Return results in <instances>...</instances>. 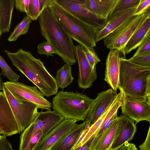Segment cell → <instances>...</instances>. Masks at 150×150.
<instances>
[{
  "label": "cell",
  "instance_id": "15",
  "mask_svg": "<svg viewBox=\"0 0 150 150\" xmlns=\"http://www.w3.org/2000/svg\"><path fill=\"white\" fill-rule=\"evenodd\" d=\"M118 117L114 120L100 134L94 137L90 141L91 150H110L120 130Z\"/></svg>",
  "mask_w": 150,
  "mask_h": 150
},
{
  "label": "cell",
  "instance_id": "23",
  "mask_svg": "<svg viewBox=\"0 0 150 150\" xmlns=\"http://www.w3.org/2000/svg\"><path fill=\"white\" fill-rule=\"evenodd\" d=\"M15 0H0V25L3 33L9 31Z\"/></svg>",
  "mask_w": 150,
  "mask_h": 150
},
{
  "label": "cell",
  "instance_id": "3",
  "mask_svg": "<svg viewBox=\"0 0 150 150\" xmlns=\"http://www.w3.org/2000/svg\"><path fill=\"white\" fill-rule=\"evenodd\" d=\"M118 88L125 95L150 100V67L121 57Z\"/></svg>",
  "mask_w": 150,
  "mask_h": 150
},
{
  "label": "cell",
  "instance_id": "18",
  "mask_svg": "<svg viewBox=\"0 0 150 150\" xmlns=\"http://www.w3.org/2000/svg\"><path fill=\"white\" fill-rule=\"evenodd\" d=\"M88 127H90L89 122L86 119L81 124H76L51 148L50 150H71L83 131Z\"/></svg>",
  "mask_w": 150,
  "mask_h": 150
},
{
  "label": "cell",
  "instance_id": "11",
  "mask_svg": "<svg viewBox=\"0 0 150 150\" xmlns=\"http://www.w3.org/2000/svg\"><path fill=\"white\" fill-rule=\"evenodd\" d=\"M84 48L80 45L75 46L74 54L79 67L78 84L79 88L86 89L92 85L97 76L96 67H91L85 56Z\"/></svg>",
  "mask_w": 150,
  "mask_h": 150
},
{
  "label": "cell",
  "instance_id": "45",
  "mask_svg": "<svg viewBox=\"0 0 150 150\" xmlns=\"http://www.w3.org/2000/svg\"><path fill=\"white\" fill-rule=\"evenodd\" d=\"M3 134V131L0 129V134Z\"/></svg>",
  "mask_w": 150,
  "mask_h": 150
},
{
  "label": "cell",
  "instance_id": "33",
  "mask_svg": "<svg viewBox=\"0 0 150 150\" xmlns=\"http://www.w3.org/2000/svg\"><path fill=\"white\" fill-rule=\"evenodd\" d=\"M84 52L86 58L92 69L96 67L97 64L100 62L94 49L91 50L84 48Z\"/></svg>",
  "mask_w": 150,
  "mask_h": 150
},
{
  "label": "cell",
  "instance_id": "42",
  "mask_svg": "<svg viewBox=\"0 0 150 150\" xmlns=\"http://www.w3.org/2000/svg\"><path fill=\"white\" fill-rule=\"evenodd\" d=\"M1 74H0V91H3L4 83L1 78Z\"/></svg>",
  "mask_w": 150,
  "mask_h": 150
},
{
  "label": "cell",
  "instance_id": "34",
  "mask_svg": "<svg viewBox=\"0 0 150 150\" xmlns=\"http://www.w3.org/2000/svg\"><path fill=\"white\" fill-rule=\"evenodd\" d=\"M150 0H140L136 7L134 16H138L144 13L150 8Z\"/></svg>",
  "mask_w": 150,
  "mask_h": 150
},
{
  "label": "cell",
  "instance_id": "2",
  "mask_svg": "<svg viewBox=\"0 0 150 150\" xmlns=\"http://www.w3.org/2000/svg\"><path fill=\"white\" fill-rule=\"evenodd\" d=\"M42 36L54 49L55 54L66 64L72 65L76 62L74 46L72 38L55 19L49 7L38 18Z\"/></svg>",
  "mask_w": 150,
  "mask_h": 150
},
{
  "label": "cell",
  "instance_id": "21",
  "mask_svg": "<svg viewBox=\"0 0 150 150\" xmlns=\"http://www.w3.org/2000/svg\"><path fill=\"white\" fill-rule=\"evenodd\" d=\"M118 0H85L83 5L98 18L107 21Z\"/></svg>",
  "mask_w": 150,
  "mask_h": 150
},
{
  "label": "cell",
  "instance_id": "38",
  "mask_svg": "<svg viewBox=\"0 0 150 150\" xmlns=\"http://www.w3.org/2000/svg\"><path fill=\"white\" fill-rule=\"evenodd\" d=\"M140 150H150V127L144 141L139 146Z\"/></svg>",
  "mask_w": 150,
  "mask_h": 150
},
{
  "label": "cell",
  "instance_id": "40",
  "mask_svg": "<svg viewBox=\"0 0 150 150\" xmlns=\"http://www.w3.org/2000/svg\"><path fill=\"white\" fill-rule=\"evenodd\" d=\"M118 150H138V149L134 144L126 142Z\"/></svg>",
  "mask_w": 150,
  "mask_h": 150
},
{
  "label": "cell",
  "instance_id": "26",
  "mask_svg": "<svg viewBox=\"0 0 150 150\" xmlns=\"http://www.w3.org/2000/svg\"><path fill=\"white\" fill-rule=\"evenodd\" d=\"M32 21L28 16H24L11 33L8 40L10 42L16 41L20 35L26 34L28 31Z\"/></svg>",
  "mask_w": 150,
  "mask_h": 150
},
{
  "label": "cell",
  "instance_id": "4",
  "mask_svg": "<svg viewBox=\"0 0 150 150\" xmlns=\"http://www.w3.org/2000/svg\"><path fill=\"white\" fill-rule=\"evenodd\" d=\"M54 16L70 37L84 48L91 50L96 46L95 29L77 18L55 1L49 6Z\"/></svg>",
  "mask_w": 150,
  "mask_h": 150
},
{
  "label": "cell",
  "instance_id": "22",
  "mask_svg": "<svg viewBox=\"0 0 150 150\" xmlns=\"http://www.w3.org/2000/svg\"><path fill=\"white\" fill-rule=\"evenodd\" d=\"M150 32V16H148L134 32L126 44L124 49V56L138 47Z\"/></svg>",
  "mask_w": 150,
  "mask_h": 150
},
{
  "label": "cell",
  "instance_id": "39",
  "mask_svg": "<svg viewBox=\"0 0 150 150\" xmlns=\"http://www.w3.org/2000/svg\"><path fill=\"white\" fill-rule=\"evenodd\" d=\"M38 1L40 15L45 8L49 7L50 5L55 1V0H38Z\"/></svg>",
  "mask_w": 150,
  "mask_h": 150
},
{
  "label": "cell",
  "instance_id": "37",
  "mask_svg": "<svg viewBox=\"0 0 150 150\" xmlns=\"http://www.w3.org/2000/svg\"><path fill=\"white\" fill-rule=\"evenodd\" d=\"M0 150H14L6 136L3 134L0 139Z\"/></svg>",
  "mask_w": 150,
  "mask_h": 150
},
{
  "label": "cell",
  "instance_id": "43",
  "mask_svg": "<svg viewBox=\"0 0 150 150\" xmlns=\"http://www.w3.org/2000/svg\"><path fill=\"white\" fill-rule=\"evenodd\" d=\"M23 150H31L30 146V143H29L25 148Z\"/></svg>",
  "mask_w": 150,
  "mask_h": 150
},
{
  "label": "cell",
  "instance_id": "32",
  "mask_svg": "<svg viewBox=\"0 0 150 150\" xmlns=\"http://www.w3.org/2000/svg\"><path fill=\"white\" fill-rule=\"evenodd\" d=\"M149 52H150V32L148 33L144 40L139 46L133 56Z\"/></svg>",
  "mask_w": 150,
  "mask_h": 150
},
{
  "label": "cell",
  "instance_id": "41",
  "mask_svg": "<svg viewBox=\"0 0 150 150\" xmlns=\"http://www.w3.org/2000/svg\"><path fill=\"white\" fill-rule=\"evenodd\" d=\"M90 142L79 146L74 150H91L89 146Z\"/></svg>",
  "mask_w": 150,
  "mask_h": 150
},
{
  "label": "cell",
  "instance_id": "8",
  "mask_svg": "<svg viewBox=\"0 0 150 150\" xmlns=\"http://www.w3.org/2000/svg\"><path fill=\"white\" fill-rule=\"evenodd\" d=\"M13 96L21 101H28L35 105L39 109L51 110V103L45 99L36 86H31L18 82L4 83Z\"/></svg>",
  "mask_w": 150,
  "mask_h": 150
},
{
  "label": "cell",
  "instance_id": "28",
  "mask_svg": "<svg viewBox=\"0 0 150 150\" xmlns=\"http://www.w3.org/2000/svg\"><path fill=\"white\" fill-rule=\"evenodd\" d=\"M128 60L137 65L144 67H150V52L133 56Z\"/></svg>",
  "mask_w": 150,
  "mask_h": 150
},
{
  "label": "cell",
  "instance_id": "47",
  "mask_svg": "<svg viewBox=\"0 0 150 150\" xmlns=\"http://www.w3.org/2000/svg\"><path fill=\"white\" fill-rule=\"evenodd\" d=\"M50 150V149H49V150Z\"/></svg>",
  "mask_w": 150,
  "mask_h": 150
},
{
  "label": "cell",
  "instance_id": "13",
  "mask_svg": "<svg viewBox=\"0 0 150 150\" xmlns=\"http://www.w3.org/2000/svg\"><path fill=\"white\" fill-rule=\"evenodd\" d=\"M0 129L6 137L19 133L17 122L3 91H0Z\"/></svg>",
  "mask_w": 150,
  "mask_h": 150
},
{
  "label": "cell",
  "instance_id": "27",
  "mask_svg": "<svg viewBox=\"0 0 150 150\" xmlns=\"http://www.w3.org/2000/svg\"><path fill=\"white\" fill-rule=\"evenodd\" d=\"M0 67L1 69V75L4 76L12 82H17L20 76L15 72L9 66L4 58L0 55Z\"/></svg>",
  "mask_w": 150,
  "mask_h": 150
},
{
  "label": "cell",
  "instance_id": "7",
  "mask_svg": "<svg viewBox=\"0 0 150 150\" xmlns=\"http://www.w3.org/2000/svg\"><path fill=\"white\" fill-rule=\"evenodd\" d=\"M3 91L10 106L18 126L19 133L31 123L38 113V106L28 101H20L11 93L4 83Z\"/></svg>",
  "mask_w": 150,
  "mask_h": 150
},
{
  "label": "cell",
  "instance_id": "10",
  "mask_svg": "<svg viewBox=\"0 0 150 150\" xmlns=\"http://www.w3.org/2000/svg\"><path fill=\"white\" fill-rule=\"evenodd\" d=\"M85 0H55V1L72 15L93 28L95 30L102 28L107 21L98 18L85 8L83 5Z\"/></svg>",
  "mask_w": 150,
  "mask_h": 150
},
{
  "label": "cell",
  "instance_id": "16",
  "mask_svg": "<svg viewBox=\"0 0 150 150\" xmlns=\"http://www.w3.org/2000/svg\"><path fill=\"white\" fill-rule=\"evenodd\" d=\"M121 58L119 50H112L107 55L106 61L104 80L115 93L118 88Z\"/></svg>",
  "mask_w": 150,
  "mask_h": 150
},
{
  "label": "cell",
  "instance_id": "44",
  "mask_svg": "<svg viewBox=\"0 0 150 150\" xmlns=\"http://www.w3.org/2000/svg\"><path fill=\"white\" fill-rule=\"evenodd\" d=\"M2 33H3L1 29V26L0 25V38Z\"/></svg>",
  "mask_w": 150,
  "mask_h": 150
},
{
  "label": "cell",
  "instance_id": "25",
  "mask_svg": "<svg viewBox=\"0 0 150 150\" xmlns=\"http://www.w3.org/2000/svg\"><path fill=\"white\" fill-rule=\"evenodd\" d=\"M140 0H118L117 3L110 13L107 21L128 9L138 6Z\"/></svg>",
  "mask_w": 150,
  "mask_h": 150
},
{
  "label": "cell",
  "instance_id": "20",
  "mask_svg": "<svg viewBox=\"0 0 150 150\" xmlns=\"http://www.w3.org/2000/svg\"><path fill=\"white\" fill-rule=\"evenodd\" d=\"M137 6L131 8L108 21L103 28L95 30V40L96 43L103 39L133 16Z\"/></svg>",
  "mask_w": 150,
  "mask_h": 150
},
{
  "label": "cell",
  "instance_id": "36",
  "mask_svg": "<svg viewBox=\"0 0 150 150\" xmlns=\"http://www.w3.org/2000/svg\"><path fill=\"white\" fill-rule=\"evenodd\" d=\"M43 135V132L41 130H38L33 134L30 141V146L31 150L42 138Z\"/></svg>",
  "mask_w": 150,
  "mask_h": 150
},
{
  "label": "cell",
  "instance_id": "1",
  "mask_svg": "<svg viewBox=\"0 0 150 150\" xmlns=\"http://www.w3.org/2000/svg\"><path fill=\"white\" fill-rule=\"evenodd\" d=\"M4 52L17 69L37 86L44 96L48 97L58 93V88L55 78L40 59L22 48L14 53L6 50Z\"/></svg>",
  "mask_w": 150,
  "mask_h": 150
},
{
  "label": "cell",
  "instance_id": "19",
  "mask_svg": "<svg viewBox=\"0 0 150 150\" xmlns=\"http://www.w3.org/2000/svg\"><path fill=\"white\" fill-rule=\"evenodd\" d=\"M120 126L119 133L115 139L110 150H118L126 142L132 140L137 131L134 122L123 115L118 117Z\"/></svg>",
  "mask_w": 150,
  "mask_h": 150
},
{
  "label": "cell",
  "instance_id": "12",
  "mask_svg": "<svg viewBox=\"0 0 150 150\" xmlns=\"http://www.w3.org/2000/svg\"><path fill=\"white\" fill-rule=\"evenodd\" d=\"M117 94L112 89H109L98 93L96 98L93 99L86 118L89 122L90 127L108 110Z\"/></svg>",
  "mask_w": 150,
  "mask_h": 150
},
{
  "label": "cell",
  "instance_id": "5",
  "mask_svg": "<svg viewBox=\"0 0 150 150\" xmlns=\"http://www.w3.org/2000/svg\"><path fill=\"white\" fill-rule=\"evenodd\" d=\"M93 102V99L85 94L62 90L53 97L52 107L64 119L84 121Z\"/></svg>",
  "mask_w": 150,
  "mask_h": 150
},
{
  "label": "cell",
  "instance_id": "31",
  "mask_svg": "<svg viewBox=\"0 0 150 150\" xmlns=\"http://www.w3.org/2000/svg\"><path fill=\"white\" fill-rule=\"evenodd\" d=\"M37 51L40 55H45L47 57H53L55 51L52 47L47 41L41 42L37 46Z\"/></svg>",
  "mask_w": 150,
  "mask_h": 150
},
{
  "label": "cell",
  "instance_id": "46",
  "mask_svg": "<svg viewBox=\"0 0 150 150\" xmlns=\"http://www.w3.org/2000/svg\"><path fill=\"white\" fill-rule=\"evenodd\" d=\"M1 136L0 135V139H1Z\"/></svg>",
  "mask_w": 150,
  "mask_h": 150
},
{
  "label": "cell",
  "instance_id": "35",
  "mask_svg": "<svg viewBox=\"0 0 150 150\" xmlns=\"http://www.w3.org/2000/svg\"><path fill=\"white\" fill-rule=\"evenodd\" d=\"M30 0H15L16 9L21 12L26 13Z\"/></svg>",
  "mask_w": 150,
  "mask_h": 150
},
{
  "label": "cell",
  "instance_id": "24",
  "mask_svg": "<svg viewBox=\"0 0 150 150\" xmlns=\"http://www.w3.org/2000/svg\"><path fill=\"white\" fill-rule=\"evenodd\" d=\"M71 69V65L65 64L57 70L54 78L58 88L63 89L72 82Z\"/></svg>",
  "mask_w": 150,
  "mask_h": 150
},
{
  "label": "cell",
  "instance_id": "6",
  "mask_svg": "<svg viewBox=\"0 0 150 150\" xmlns=\"http://www.w3.org/2000/svg\"><path fill=\"white\" fill-rule=\"evenodd\" d=\"M150 8L138 16H132L104 39V45L110 50H117L124 54V47L136 30L150 16Z\"/></svg>",
  "mask_w": 150,
  "mask_h": 150
},
{
  "label": "cell",
  "instance_id": "14",
  "mask_svg": "<svg viewBox=\"0 0 150 150\" xmlns=\"http://www.w3.org/2000/svg\"><path fill=\"white\" fill-rule=\"evenodd\" d=\"M75 120L65 119L41 139L32 150H48L76 124Z\"/></svg>",
  "mask_w": 150,
  "mask_h": 150
},
{
  "label": "cell",
  "instance_id": "9",
  "mask_svg": "<svg viewBox=\"0 0 150 150\" xmlns=\"http://www.w3.org/2000/svg\"><path fill=\"white\" fill-rule=\"evenodd\" d=\"M121 107L122 115L135 122L136 125L142 121L150 122V100L123 94Z\"/></svg>",
  "mask_w": 150,
  "mask_h": 150
},
{
  "label": "cell",
  "instance_id": "30",
  "mask_svg": "<svg viewBox=\"0 0 150 150\" xmlns=\"http://www.w3.org/2000/svg\"><path fill=\"white\" fill-rule=\"evenodd\" d=\"M26 15L33 21L38 18L40 15L38 0H30Z\"/></svg>",
  "mask_w": 150,
  "mask_h": 150
},
{
  "label": "cell",
  "instance_id": "17",
  "mask_svg": "<svg viewBox=\"0 0 150 150\" xmlns=\"http://www.w3.org/2000/svg\"><path fill=\"white\" fill-rule=\"evenodd\" d=\"M64 119L62 116L54 110L38 112L32 122L33 126V133L41 130L43 133V138Z\"/></svg>",
  "mask_w": 150,
  "mask_h": 150
},
{
  "label": "cell",
  "instance_id": "29",
  "mask_svg": "<svg viewBox=\"0 0 150 150\" xmlns=\"http://www.w3.org/2000/svg\"><path fill=\"white\" fill-rule=\"evenodd\" d=\"M33 126L31 123L21 133L20 137L19 150H23L30 143V139L33 135Z\"/></svg>",
  "mask_w": 150,
  "mask_h": 150
}]
</instances>
